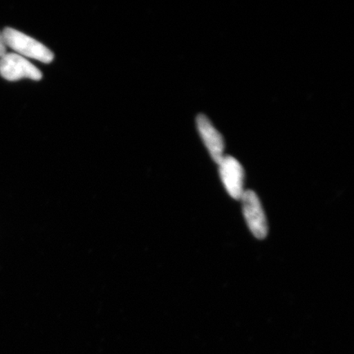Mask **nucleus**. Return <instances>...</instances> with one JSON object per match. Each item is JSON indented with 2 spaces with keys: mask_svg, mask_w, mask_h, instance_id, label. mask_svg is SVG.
<instances>
[{
  "mask_svg": "<svg viewBox=\"0 0 354 354\" xmlns=\"http://www.w3.org/2000/svg\"><path fill=\"white\" fill-rule=\"evenodd\" d=\"M6 46L15 51V54L50 64L54 60V54L43 44L28 35L13 28H6L2 32Z\"/></svg>",
  "mask_w": 354,
  "mask_h": 354,
  "instance_id": "nucleus-1",
  "label": "nucleus"
},
{
  "mask_svg": "<svg viewBox=\"0 0 354 354\" xmlns=\"http://www.w3.org/2000/svg\"><path fill=\"white\" fill-rule=\"evenodd\" d=\"M0 75L7 81L17 82L24 78L41 81L43 75L26 57L11 53L0 57Z\"/></svg>",
  "mask_w": 354,
  "mask_h": 354,
  "instance_id": "nucleus-2",
  "label": "nucleus"
},
{
  "mask_svg": "<svg viewBox=\"0 0 354 354\" xmlns=\"http://www.w3.org/2000/svg\"><path fill=\"white\" fill-rule=\"evenodd\" d=\"M243 214L250 232L263 240L268 236V225L259 198L253 190H245L241 198Z\"/></svg>",
  "mask_w": 354,
  "mask_h": 354,
  "instance_id": "nucleus-3",
  "label": "nucleus"
},
{
  "mask_svg": "<svg viewBox=\"0 0 354 354\" xmlns=\"http://www.w3.org/2000/svg\"><path fill=\"white\" fill-rule=\"evenodd\" d=\"M221 181L229 196L234 199H241L245 190V171L240 162L230 155H225L219 163Z\"/></svg>",
  "mask_w": 354,
  "mask_h": 354,
  "instance_id": "nucleus-4",
  "label": "nucleus"
},
{
  "mask_svg": "<svg viewBox=\"0 0 354 354\" xmlns=\"http://www.w3.org/2000/svg\"><path fill=\"white\" fill-rule=\"evenodd\" d=\"M199 135L205 143L212 160L219 165L225 156V142L223 136L216 129L210 119L205 114H199L196 118Z\"/></svg>",
  "mask_w": 354,
  "mask_h": 354,
  "instance_id": "nucleus-5",
  "label": "nucleus"
},
{
  "mask_svg": "<svg viewBox=\"0 0 354 354\" xmlns=\"http://www.w3.org/2000/svg\"><path fill=\"white\" fill-rule=\"evenodd\" d=\"M7 54V46L6 42H4V39L3 37V34L0 33V57Z\"/></svg>",
  "mask_w": 354,
  "mask_h": 354,
  "instance_id": "nucleus-6",
  "label": "nucleus"
}]
</instances>
